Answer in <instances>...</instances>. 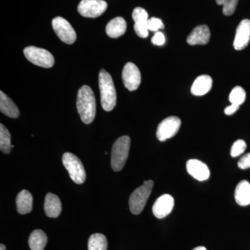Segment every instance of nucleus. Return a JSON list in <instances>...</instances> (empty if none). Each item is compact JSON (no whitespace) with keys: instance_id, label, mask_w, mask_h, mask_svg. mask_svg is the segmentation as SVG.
I'll list each match as a JSON object with an SVG mask.
<instances>
[{"instance_id":"obj_7","label":"nucleus","mask_w":250,"mask_h":250,"mask_svg":"<svg viewBox=\"0 0 250 250\" xmlns=\"http://www.w3.org/2000/svg\"><path fill=\"white\" fill-rule=\"evenodd\" d=\"M52 27L59 39L68 45H72L76 41L77 34L75 29L66 20L57 17L52 21Z\"/></svg>"},{"instance_id":"obj_9","label":"nucleus","mask_w":250,"mask_h":250,"mask_svg":"<svg viewBox=\"0 0 250 250\" xmlns=\"http://www.w3.org/2000/svg\"><path fill=\"white\" fill-rule=\"evenodd\" d=\"M107 6V3L104 0H82L77 10L83 17L95 18L103 15Z\"/></svg>"},{"instance_id":"obj_11","label":"nucleus","mask_w":250,"mask_h":250,"mask_svg":"<svg viewBox=\"0 0 250 250\" xmlns=\"http://www.w3.org/2000/svg\"><path fill=\"white\" fill-rule=\"evenodd\" d=\"M174 200L169 194H164L154 202L152 207L153 214L156 218L162 219L170 214L173 209Z\"/></svg>"},{"instance_id":"obj_1","label":"nucleus","mask_w":250,"mask_h":250,"mask_svg":"<svg viewBox=\"0 0 250 250\" xmlns=\"http://www.w3.org/2000/svg\"><path fill=\"white\" fill-rule=\"evenodd\" d=\"M77 108L83 123L88 125L93 123L96 115V100L93 90L88 85H83L79 90Z\"/></svg>"},{"instance_id":"obj_15","label":"nucleus","mask_w":250,"mask_h":250,"mask_svg":"<svg viewBox=\"0 0 250 250\" xmlns=\"http://www.w3.org/2000/svg\"><path fill=\"white\" fill-rule=\"evenodd\" d=\"M210 38L209 28L204 24L195 27L188 36L187 41L190 45H206L209 42Z\"/></svg>"},{"instance_id":"obj_26","label":"nucleus","mask_w":250,"mask_h":250,"mask_svg":"<svg viewBox=\"0 0 250 250\" xmlns=\"http://www.w3.org/2000/svg\"><path fill=\"white\" fill-rule=\"evenodd\" d=\"M217 4L223 6V12L225 16H231L236 11L238 0H215Z\"/></svg>"},{"instance_id":"obj_2","label":"nucleus","mask_w":250,"mask_h":250,"mask_svg":"<svg viewBox=\"0 0 250 250\" xmlns=\"http://www.w3.org/2000/svg\"><path fill=\"white\" fill-rule=\"evenodd\" d=\"M99 86L103 109L111 111L116 105V90L111 75L105 70H101L99 74Z\"/></svg>"},{"instance_id":"obj_14","label":"nucleus","mask_w":250,"mask_h":250,"mask_svg":"<svg viewBox=\"0 0 250 250\" xmlns=\"http://www.w3.org/2000/svg\"><path fill=\"white\" fill-rule=\"evenodd\" d=\"M187 170L193 178L203 182L210 177V170L205 163L197 159H190L187 163Z\"/></svg>"},{"instance_id":"obj_32","label":"nucleus","mask_w":250,"mask_h":250,"mask_svg":"<svg viewBox=\"0 0 250 250\" xmlns=\"http://www.w3.org/2000/svg\"><path fill=\"white\" fill-rule=\"evenodd\" d=\"M192 250H207V248H205L203 246L197 247V248H195V249Z\"/></svg>"},{"instance_id":"obj_6","label":"nucleus","mask_w":250,"mask_h":250,"mask_svg":"<svg viewBox=\"0 0 250 250\" xmlns=\"http://www.w3.org/2000/svg\"><path fill=\"white\" fill-rule=\"evenodd\" d=\"M24 54L29 62L37 66L50 68L54 65L53 55L45 49L29 46L24 49Z\"/></svg>"},{"instance_id":"obj_28","label":"nucleus","mask_w":250,"mask_h":250,"mask_svg":"<svg viewBox=\"0 0 250 250\" xmlns=\"http://www.w3.org/2000/svg\"><path fill=\"white\" fill-rule=\"evenodd\" d=\"M147 28L149 31L157 32V31H159V29H164V24L162 21L159 18H152L148 20Z\"/></svg>"},{"instance_id":"obj_20","label":"nucleus","mask_w":250,"mask_h":250,"mask_svg":"<svg viewBox=\"0 0 250 250\" xmlns=\"http://www.w3.org/2000/svg\"><path fill=\"white\" fill-rule=\"evenodd\" d=\"M235 200L238 205H250V184L248 181L243 180L236 186L234 193Z\"/></svg>"},{"instance_id":"obj_5","label":"nucleus","mask_w":250,"mask_h":250,"mask_svg":"<svg viewBox=\"0 0 250 250\" xmlns=\"http://www.w3.org/2000/svg\"><path fill=\"white\" fill-rule=\"evenodd\" d=\"M62 161L72 180L77 184H83L86 178V173L80 159L75 154L66 152L62 156Z\"/></svg>"},{"instance_id":"obj_24","label":"nucleus","mask_w":250,"mask_h":250,"mask_svg":"<svg viewBox=\"0 0 250 250\" xmlns=\"http://www.w3.org/2000/svg\"><path fill=\"white\" fill-rule=\"evenodd\" d=\"M11 134L9 130L2 124L0 125V149L4 154H9L11 152Z\"/></svg>"},{"instance_id":"obj_4","label":"nucleus","mask_w":250,"mask_h":250,"mask_svg":"<svg viewBox=\"0 0 250 250\" xmlns=\"http://www.w3.org/2000/svg\"><path fill=\"white\" fill-rule=\"evenodd\" d=\"M154 182L145 181L141 187L137 188L129 197V208L131 213L139 215L144 209L145 206L152 192Z\"/></svg>"},{"instance_id":"obj_27","label":"nucleus","mask_w":250,"mask_h":250,"mask_svg":"<svg viewBox=\"0 0 250 250\" xmlns=\"http://www.w3.org/2000/svg\"><path fill=\"white\" fill-rule=\"evenodd\" d=\"M247 145L243 140H238L233 143L231 149V155L232 157H237L246 151Z\"/></svg>"},{"instance_id":"obj_23","label":"nucleus","mask_w":250,"mask_h":250,"mask_svg":"<svg viewBox=\"0 0 250 250\" xmlns=\"http://www.w3.org/2000/svg\"><path fill=\"white\" fill-rule=\"evenodd\" d=\"M108 242L102 233H94L88 240V250H107Z\"/></svg>"},{"instance_id":"obj_19","label":"nucleus","mask_w":250,"mask_h":250,"mask_svg":"<svg viewBox=\"0 0 250 250\" xmlns=\"http://www.w3.org/2000/svg\"><path fill=\"white\" fill-rule=\"evenodd\" d=\"M16 208L20 214H27L32 210L33 197L30 192L23 190L19 192L16 200Z\"/></svg>"},{"instance_id":"obj_12","label":"nucleus","mask_w":250,"mask_h":250,"mask_svg":"<svg viewBox=\"0 0 250 250\" xmlns=\"http://www.w3.org/2000/svg\"><path fill=\"white\" fill-rule=\"evenodd\" d=\"M250 41V21L243 20L237 27L233 47L236 50L246 48Z\"/></svg>"},{"instance_id":"obj_13","label":"nucleus","mask_w":250,"mask_h":250,"mask_svg":"<svg viewBox=\"0 0 250 250\" xmlns=\"http://www.w3.org/2000/svg\"><path fill=\"white\" fill-rule=\"evenodd\" d=\"M132 18L134 20V30L139 37L146 39L149 36V30L147 28L148 14L147 11L141 7L134 9L132 13Z\"/></svg>"},{"instance_id":"obj_17","label":"nucleus","mask_w":250,"mask_h":250,"mask_svg":"<svg viewBox=\"0 0 250 250\" xmlns=\"http://www.w3.org/2000/svg\"><path fill=\"white\" fill-rule=\"evenodd\" d=\"M213 85V80L208 75L197 77L191 87V93L195 96H202L208 93Z\"/></svg>"},{"instance_id":"obj_31","label":"nucleus","mask_w":250,"mask_h":250,"mask_svg":"<svg viewBox=\"0 0 250 250\" xmlns=\"http://www.w3.org/2000/svg\"><path fill=\"white\" fill-rule=\"evenodd\" d=\"M239 107V105L233 104H231L230 106L225 108V113L228 115V116H231V115L234 114V113L238 111Z\"/></svg>"},{"instance_id":"obj_3","label":"nucleus","mask_w":250,"mask_h":250,"mask_svg":"<svg viewBox=\"0 0 250 250\" xmlns=\"http://www.w3.org/2000/svg\"><path fill=\"white\" fill-rule=\"evenodd\" d=\"M131 139L129 136H123L116 140L111 152V165L116 172L121 171L124 167L129 156Z\"/></svg>"},{"instance_id":"obj_22","label":"nucleus","mask_w":250,"mask_h":250,"mask_svg":"<svg viewBox=\"0 0 250 250\" xmlns=\"http://www.w3.org/2000/svg\"><path fill=\"white\" fill-rule=\"evenodd\" d=\"M47 243V237L41 229L34 230L29 238V246L31 250H44Z\"/></svg>"},{"instance_id":"obj_16","label":"nucleus","mask_w":250,"mask_h":250,"mask_svg":"<svg viewBox=\"0 0 250 250\" xmlns=\"http://www.w3.org/2000/svg\"><path fill=\"white\" fill-rule=\"evenodd\" d=\"M45 214L49 218H57L62 210V202L58 196L53 193H47L44 203Z\"/></svg>"},{"instance_id":"obj_8","label":"nucleus","mask_w":250,"mask_h":250,"mask_svg":"<svg viewBox=\"0 0 250 250\" xmlns=\"http://www.w3.org/2000/svg\"><path fill=\"white\" fill-rule=\"evenodd\" d=\"M182 125L180 118L177 116H170L161 122L157 127L156 137L161 141L171 139L178 132Z\"/></svg>"},{"instance_id":"obj_10","label":"nucleus","mask_w":250,"mask_h":250,"mask_svg":"<svg viewBox=\"0 0 250 250\" xmlns=\"http://www.w3.org/2000/svg\"><path fill=\"white\" fill-rule=\"evenodd\" d=\"M122 79L125 86L130 91L137 90L141 82V75L139 67L133 62H127L122 72Z\"/></svg>"},{"instance_id":"obj_29","label":"nucleus","mask_w":250,"mask_h":250,"mask_svg":"<svg viewBox=\"0 0 250 250\" xmlns=\"http://www.w3.org/2000/svg\"><path fill=\"white\" fill-rule=\"evenodd\" d=\"M152 42L154 45L161 46L166 42V37L164 34L160 31L155 33L152 38Z\"/></svg>"},{"instance_id":"obj_25","label":"nucleus","mask_w":250,"mask_h":250,"mask_svg":"<svg viewBox=\"0 0 250 250\" xmlns=\"http://www.w3.org/2000/svg\"><path fill=\"white\" fill-rule=\"evenodd\" d=\"M246 98V93L241 86H236L231 90L229 95L230 103L233 104L241 105L245 103Z\"/></svg>"},{"instance_id":"obj_18","label":"nucleus","mask_w":250,"mask_h":250,"mask_svg":"<svg viewBox=\"0 0 250 250\" xmlns=\"http://www.w3.org/2000/svg\"><path fill=\"white\" fill-rule=\"evenodd\" d=\"M126 30V22L124 18H115L108 23L106 27V34L112 39L124 35Z\"/></svg>"},{"instance_id":"obj_30","label":"nucleus","mask_w":250,"mask_h":250,"mask_svg":"<svg viewBox=\"0 0 250 250\" xmlns=\"http://www.w3.org/2000/svg\"><path fill=\"white\" fill-rule=\"evenodd\" d=\"M238 166L239 168L246 170L250 167V153L246 154L240 159L238 162Z\"/></svg>"},{"instance_id":"obj_21","label":"nucleus","mask_w":250,"mask_h":250,"mask_svg":"<svg viewBox=\"0 0 250 250\" xmlns=\"http://www.w3.org/2000/svg\"><path fill=\"white\" fill-rule=\"evenodd\" d=\"M0 111L9 118H18L20 116L17 106L2 91L0 92Z\"/></svg>"},{"instance_id":"obj_33","label":"nucleus","mask_w":250,"mask_h":250,"mask_svg":"<svg viewBox=\"0 0 250 250\" xmlns=\"http://www.w3.org/2000/svg\"><path fill=\"white\" fill-rule=\"evenodd\" d=\"M0 250H6V246H5L4 245L1 244V246H0Z\"/></svg>"}]
</instances>
